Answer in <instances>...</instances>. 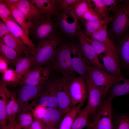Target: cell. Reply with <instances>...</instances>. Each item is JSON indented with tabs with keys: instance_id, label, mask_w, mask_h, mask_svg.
I'll use <instances>...</instances> for the list:
<instances>
[{
	"instance_id": "1",
	"label": "cell",
	"mask_w": 129,
	"mask_h": 129,
	"mask_svg": "<svg viewBox=\"0 0 129 129\" xmlns=\"http://www.w3.org/2000/svg\"><path fill=\"white\" fill-rule=\"evenodd\" d=\"M112 11L113 15L108 33L114 43L129 30V0L119 4Z\"/></svg>"
},
{
	"instance_id": "2",
	"label": "cell",
	"mask_w": 129,
	"mask_h": 129,
	"mask_svg": "<svg viewBox=\"0 0 129 129\" xmlns=\"http://www.w3.org/2000/svg\"><path fill=\"white\" fill-rule=\"evenodd\" d=\"M31 22L29 33L38 43L58 34L57 30L59 27L53 16L43 13Z\"/></svg>"
},
{
	"instance_id": "3",
	"label": "cell",
	"mask_w": 129,
	"mask_h": 129,
	"mask_svg": "<svg viewBox=\"0 0 129 129\" xmlns=\"http://www.w3.org/2000/svg\"><path fill=\"white\" fill-rule=\"evenodd\" d=\"M62 39L58 34L38 43L31 67L49 64L55 56Z\"/></svg>"
},
{
	"instance_id": "4",
	"label": "cell",
	"mask_w": 129,
	"mask_h": 129,
	"mask_svg": "<svg viewBox=\"0 0 129 129\" xmlns=\"http://www.w3.org/2000/svg\"><path fill=\"white\" fill-rule=\"evenodd\" d=\"M48 67L51 70L61 74L63 76L74 75L72 65L70 47L69 43L62 39L54 57Z\"/></svg>"
},
{
	"instance_id": "5",
	"label": "cell",
	"mask_w": 129,
	"mask_h": 129,
	"mask_svg": "<svg viewBox=\"0 0 129 129\" xmlns=\"http://www.w3.org/2000/svg\"><path fill=\"white\" fill-rule=\"evenodd\" d=\"M87 74L99 88L105 98L117 78L92 65L88 67Z\"/></svg>"
},
{
	"instance_id": "6",
	"label": "cell",
	"mask_w": 129,
	"mask_h": 129,
	"mask_svg": "<svg viewBox=\"0 0 129 129\" xmlns=\"http://www.w3.org/2000/svg\"><path fill=\"white\" fill-rule=\"evenodd\" d=\"M64 77L67 84L71 97L73 107L82 103L84 104L88 97L87 86L85 78L74 75Z\"/></svg>"
},
{
	"instance_id": "7",
	"label": "cell",
	"mask_w": 129,
	"mask_h": 129,
	"mask_svg": "<svg viewBox=\"0 0 129 129\" xmlns=\"http://www.w3.org/2000/svg\"><path fill=\"white\" fill-rule=\"evenodd\" d=\"M112 101L106 100L92 117V125L87 129H112Z\"/></svg>"
},
{
	"instance_id": "8",
	"label": "cell",
	"mask_w": 129,
	"mask_h": 129,
	"mask_svg": "<svg viewBox=\"0 0 129 129\" xmlns=\"http://www.w3.org/2000/svg\"><path fill=\"white\" fill-rule=\"evenodd\" d=\"M85 79L88 98V102L86 106L88 111L89 116L92 118L106 100L100 90L87 74Z\"/></svg>"
},
{
	"instance_id": "9",
	"label": "cell",
	"mask_w": 129,
	"mask_h": 129,
	"mask_svg": "<svg viewBox=\"0 0 129 129\" xmlns=\"http://www.w3.org/2000/svg\"><path fill=\"white\" fill-rule=\"evenodd\" d=\"M43 86H22L16 95V100L19 106L18 113L31 109L29 104V102L37 98H39Z\"/></svg>"
},
{
	"instance_id": "10",
	"label": "cell",
	"mask_w": 129,
	"mask_h": 129,
	"mask_svg": "<svg viewBox=\"0 0 129 129\" xmlns=\"http://www.w3.org/2000/svg\"><path fill=\"white\" fill-rule=\"evenodd\" d=\"M51 70L48 67L42 66L30 67L19 84L22 86L44 85L49 78Z\"/></svg>"
},
{
	"instance_id": "11",
	"label": "cell",
	"mask_w": 129,
	"mask_h": 129,
	"mask_svg": "<svg viewBox=\"0 0 129 129\" xmlns=\"http://www.w3.org/2000/svg\"><path fill=\"white\" fill-rule=\"evenodd\" d=\"M59 79L53 77L49 78L44 85L39 98V104L58 109L57 93Z\"/></svg>"
},
{
	"instance_id": "12",
	"label": "cell",
	"mask_w": 129,
	"mask_h": 129,
	"mask_svg": "<svg viewBox=\"0 0 129 129\" xmlns=\"http://www.w3.org/2000/svg\"><path fill=\"white\" fill-rule=\"evenodd\" d=\"M69 43L73 69L80 76L85 78L87 67L91 64L84 54L79 43Z\"/></svg>"
},
{
	"instance_id": "13",
	"label": "cell",
	"mask_w": 129,
	"mask_h": 129,
	"mask_svg": "<svg viewBox=\"0 0 129 129\" xmlns=\"http://www.w3.org/2000/svg\"><path fill=\"white\" fill-rule=\"evenodd\" d=\"M58 109L66 114L73 107L66 81L62 76L59 78L57 93Z\"/></svg>"
},
{
	"instance_id": "14",
	"label": "cell",
	"mask_w": 129,
	"mask_h": 129,
	"mask_svg": "<svg viewBox=\"0 0 129 129\" xmlns=\"http://www.w3.org/2000/svg\"><path fill=\"white\" fill-rule=\"evenodd\" d=\"M70 10L60 11L54 17L61 32L70 38H72L76 36L79 25L78 19L76 16L73 22H70L68 21Z\"/></svg>"
},
{
	"instance_id": "15",
	"label": "cell",
	"mask_w": 129,
	"mask_h": 129,
	"mask_svg": "<svg viewBox=\"0 0 129 129\" xmlns=\"http://www.w3.org/2000/svg\"><path fill=\"white\" fill-rule=\"evenodd\" d=\"M121 67L129 73V30L115 43Z\"/></svg>"
},
{
	"instance_id": "16",
	"label": "cell",
	"mask_w": 129,
	"mask_h": 129,
	"mask_svg": "<svg viewBox=\"0 0 129 129\" xmlns=\"http://www.w3.org/2000/svg\"><path fill=\"white\" fill-rule=\"evenodd\" d=\"M104 54V55L100 57L102 59L105 71L117 78L122 75L121 71L120 61L117 52L108 51Z\"/></svg>"
},
{
	"instance_id": "17",
	"label": "cell",
	"mask_w": 129,
	"mask_h": 129,
	"mask_svg": "<svg viewBox=\"0 0 129 129\" xmlns=\"http://www.w3.org/2000/svg\"><path fill=\"white\" fill-rule=\"evenodd\" d=\"M76 36L81 49L92 65L105 71L104 66L99 61L98 55L91 45L85 39L84 34L82 31L79 25L78 28Z\"/></svg>"
},
{
	"instance_id": "18",
	"label": "cell",
	"mask_w": 129,
	"mask_h": 129,
	"mask_svg": "<svg viewBox=\"0 0 129 129\" xmlns=\"http://www.w3.org/2000/svg\"><path fill=\"white\" fill-rule=\"evenodd\" d=\"M4 43L13 49L22 56L31 54L33 55L34 52L29 48L19 38L14 36L10 32L4 36L1 39Z\"/></svg>"
},
{
	"instance_id": "19",
	"label": "cell",
	"mask_w": 129,
	"mask_h": 129,
	"mask_svg": "<svg viewBox=\"0 0 129 129\" xmlns=\"http://www.w3.org/2000/svg\"><path fill=\"white\" fill-rule=\"evenodd\" d=\"M66 115L58 109L48 107L41 122L43 127H59Z\"/></svg>"
},
{
	"instance_id": "20",
	"label": "cell",
	"mask_w": 129,
	"mask_h": 129,
	"mask_svg": "<svg viewBox=\"0 0 129 129\" xmlns=\"http://www.w3.org/2000/svg\"><path fill=\"white\" fill-rule=\"evenodd\" d=\"M109 92L107 99L112 101L117 97L129 94V79L123 75L117 77Z\"/></svg>"
},
{
	"instance_id": "21",
	"label": "cell",
	"mask_w": 129,
	"mask_h": 129,
	"mask_svg": "<svg viewBox=\"0 0 129 129\" xmlns=\"http://www.w3.org/2000/svg\"><path fill=\"white\" fill-rule=\"evenodd\" d=\"M9 28L11 33L15 36L21 40L29 48L35 52V44L22 29L16 23L8 20L5 22Z\"/></svg>"
},
{
	"instance_id": "22",
	"label": "cell",
	"mask_w": 129,
	"mask_h": 129,
	"mask_svg": "<svg viewBox=\"0 0 129 129\" xmlns=\"http://www.w3.org/2000/svg\"><path fill=\"white\" fill-rule=\"evenodd\" d=\"M33 58V55H25V57L21 58L16 63L15 65L16 79L14 84V86L19 84L24 76L30 68Z\"/></svg>"
},
{
	"instance_id": "23",
	"label": "cell",
	"mask_w": 129,
	"mask_h": 129,
	"mask_svg": "<svg viewBox=\"0 0 129 129\" xmlns=\"http://www.w3.org/2000/svg\"><path fill=\"white\" fill-rule=\"evenodd\" d=\"M10 92L8 90L5 82L1 81L0 84V124L1 129L6 127V106Z\"/></svg>"
},
{
	"instance_id": "24",
	"label": "cell",
	"mask_w": 129,
	"mask_h": 129,
	"mask_svg": "<svg viewBox=\"0 0 129 129\" xmlns=\"http://www.w3.org/2000/svg\"><path fill=\"white\" fill-rule=\"evenodd\" d=\"M42 12L54 17L59 12V0H31Z\"/></svg>"
},
{
	"instance_id": "25",
	"label": "cell",
	"mask_w": 129,
	"mask_h": 129,
	"mask_svg": "<svg viewBox=\"0 0 129 129\" xmlns=\"http://www.w3.org/2000/svg\"><path fill=\"white\" fill-rule=\"evenodd\" d=\"M16 5L27 20L30 22L43 13L30 0H20Z\"/></svg>"
},
{
	"instance_id": "26",
	"label": "cell",
	"mask_w": 129,
	"mask_h": 129,
	"mask_svg": "<svg viewBox=\"0 0 129 129\" xmlns=\"http://www.w3.org/2000/svg\"><path fill=\"white\" fill-rule=\"evenodd\" d=\"M0 56L5 59L8 64L15 65L21 56L16 50L6 45L1 39H0Z\"/></svg>"
},
{
	"instance_id": "27",
	"label": "cell",
	"mask_w": 129,
	"mask_h": 129,
	"mask_svg": "<svg viewBox=\"0 0 129 129\" xmlns=\"http://www.w3.org/2000/svg\"><path fill=\"white\" fill-rule=\"evenodd\" d=\"M107 24H105L98 31L88 36L102 43L111 49L117 52L115 45L109 36Z\"/></svg>"
},
{
	"instance_id": "28",
	"label": "cell",
	"mask_w": 129,
	"mask_h": 129,
	"mask_svg": "<svg viewBox=\"0 0 129 129\" xmlns=\"http://www.w3.org/2000/svg\"><path fill=\"white\" fill-rule=\"evenodd\" d=\"M6 5L11 11L12 16L16 22L25 32L29 35L31 22L27 20L15 5Z\"/></svg>"
},
{
	"instance_id": "29",
	"label": "cell",
	"mask_w": 129,
	"mask_h": 129,
	"mask_svg": "<svg viewBox=\"0 0 129 129\" xmlns=\"http://www.w3.org/2000/svg\"><path fill=\"white\" fill-rule=\"evenodd\" d=\"M89 114L85 107L80 109L75 118L72 125L71 129H82L85 127H91L92 125V122H89Z\"/></svg>"
},
{
	"instance_id": "30",
	"label": "cell",
	"mask_w": 129,
	"mask_h": 129,
	"mask_svg": "<svg viewBox=\"0 0 129 129\" xmlns=\"http://www.w3.org/2000/svg\"><path fill=\"white\" fill-rule=\"evenodd\" d=\"M83 104L80 103L73 107L63 118L59 129H71L75 118Z\"/></svg>"
},
{
	"instance_id": "31",
	"label": "cell",
	"mask_w": 129,
	"mask_h": 129,
	"mask_svg": "<svg viewBox=\"0 0 129 129\" xmlns=\"http://www.w3.org/2000/svg\"><path fill=\"white\" fill-rule=\"evenodd\" d=\"M111 17L107 18L93 21H82L85 27L86 35L89 36L99 30L103 25L110 22Z\"/></svg>"
},
{
	"instance_id": "32",
	"label": "cell",
	"mask_w": 129,
	"mask_h": 129,
	"mask_svg": "<svg viewBox=\"0 0 129 129\" xmlns=\"http://www.w3.org/2000/svg\"><path fill=\"white\" fill-rule=\"evenodd\" d=\"M91 0H79L71 9L78 19H80L85 13L93 6Z\"/></svg>"
},
{
	"instance_id": "33",
	"label": "cell",
	"mask_w": 129,
	"mask_h": 129,
	"mask_svg": "<svg viewBox=\"0 0 129 129\" xmlns=\"http://www.w3.org/2000/svg\"><path fill=\"white\" fill-rule=\"evenodd\" d=\"M84 37L87 41L91 45L98 56L100 57L102 53L105 54L108 51L117 52L111 49L102 43L86 36L85 34Z\"/></svg>"
},
{
	"instance_id": "34",
	"label": "cell",
	"mask_w": 129,
	"mask_h": 129,
	"mask_svg": "<svg viewBox=\"0 0 129 129\" xmlns=\"http://www.w3.org/2000/svg\"><path fill=\"white\" fill-rule=\"evenodd\" d=\"M112 129H129V114L122 113L112 119Z\"/></svg>"
},
{
	"instance_id": "35",
	"label": "cell",
	"mask_w": 129,
	"mask_h": 129,
	"mask_svg": "<svg viewBox=\"0 0 129 129\" xmlns=\"http://www.w3.org/2000/svg\"><path fill=\"white\" fill-rule=\"evenodd\" d=\"M31 109L22 112L18 113V120L19 125L23 129L28 127L32 123L33 119L32 118V111H28Z\"/></svg>"
},
{
	"instance_id": "36",
	"label": "cell",
	"mask_w": 129,
	"mask_h": 129,
	"mask_svg": "<svg viewBox=\"0 0 129 129\" xmlns=\"http://www.w3.org/2000/svg\"><path fill=\"white\" fill-rule=\"evenodd\" d=\"M94 4L93 6L95 10L102 19L109 17V12L108 11L104 3L103 0H91Z\"/></svg>"
},
{
	"instance_id": "37",
	"label": "cell",
	"mask_w": 129,
	"mask_h": 129,
	"mask_svg": "<svg viewBox=\"0 0 129 129\" xmlns=\"http://www.w3.org/2000/svg\"><path fill=\"white\" fill-rule=\"evenodd\" d=\"M0 17L2 20L4 22L7 21L11 20L16 23L8 5L1 2H0Z\"/></svg>"
},
{
	"instance_id": "38",
	"label": "cell",
	"mask_w": 129,
	"mask_h": 129,
	"mask_svg": "<svg viewBox=\"0 0 129 129\" xmlns=\"http://www.w3.org/2000/svg\"><path fill=\"white\" fill-rule=\"evenodd\" d=\"M102 19L94 8L90 7L85 13L80 20L89 21H96Z\"/></svg>"
},
{
	"instance_id": "39",
	"label": "cell",
	"mask_w": 129,
	"mask_h": 129,
	"mask_svg": "<svg viewBox=\"0 0 129 129\" xmlns=\"http://www.w3.org/2000/svg\"><path fill=\"white\" fill-rule=\"evenodd\" d=\"M14 93H11V100L7 102L6 106V118L9 123L15 122L13 116V105L14 100L16 97Z\"/></svg>"
},
{
	"instance_id": "40",
	"label": "cell",
	"mask_w": 129,
	"mask_h": 129,
	"mask_svg": "<svg viewBox=\"0 0 129 129\" xmlns=\"http://www.w3.org/2000/svg\"><path fill=\"white\" fill-rule=\"evenodd\" d=\"M48 107L38 104L32 110L33 119L41 121L45 116Z\"/></svg>"
},
{
	"instance_id": "41",
	"label": "cell",
	"mask_w": 129,
	"mask_h": 129,
	"mask_svg": "<svg viewBox=\"0 0 129 129\" xmlns=\"http://www.w3.org/2000/svg\"><path fill=\"white\" fill-rule=\"evenodd\" d=\"M79 0H59L58 7L59 12L70 10Z\"/></svg>"
},
{
	"instance_id": "42",
	"label": "cell",
	"mask_w": 129,
	"mask_h": 129,
	"mask_svg": "<svg viewBox=\"0 0 129 129\" xmlns=\"http://www.w3.org/2000/svg\"><path fill=\"white\" fill-rule=\"evenodd\" d=\"M3 79L5 82H12L14 84L16 79L15 70L11 68L8 69L3 73Z\"/></svg>"
},
{
	"instance_id": "43",
	"label": "cell",
	"mask_w": 129,
	"mask_h": 129,
	"mask_svg": "<svg viewBox=\"0 0 129 129\" xmlns=\"http://www.w3.org/2000/svg\"><path fill=\"white\" fill-rule=\"evenodd\" d=\"M10 31L6 24L2 20H0V39L5 35L9 34Z\"/></svg>"
},
{
	"instance_id": "44",
	"label": "cell",
	"mask_w": 129,
	"mask_h": 129,
	"mask_svg": "<svg viewBox=\"0 0 129 129\" xmlns=\"http://www.w3.org/2000/svg\"><path fill=\"white\" fill-rule=\"evenodd\" d=\"M107 10L109 12L117 6L119 1L116 0H103Z\"/></svg>"
},
{
	"instance_id": "45",
	"label": "cell",
	"mask_w": 129,
	"mask_h": 129,
	"mask_svg": "<svg viewBox=\"0 0 129 129\" xmlns=\"http://www.w3.org/2000/svg\"><path fill=\"white\" fill-rule=\"evenodd\" d=\"M43 126L41 121L33 119L31 124L26 129H43Z\"/></svg>"
},
{
	"instance_id": "46",
	"label": "cell",
	"mask_w": 129,
	"mask_h": 129,
	"mask_svg": "<svg viewBox=\"0 0 129 129\" xmlns=\"http://www.w3.org/2000/svg\"><path fill=\"white\" fill-rule=\"evenodd\" d=\"M8 63L2 57L0 56V71L4 73L8 69Z\"/></svg>"
},
{
	"instance_id": "47",
	"label": "cell",
	"mask_w": 129,
	"mask_h": 129,
	"mask_svg": "<svg viewBox=\"0 0 129 129\" xmlns=\"http://www.w3.org/2000/svg\"><path fill=\"white\" fill-rule=\"evenodd\" d=\"M5 129H23L21 128L18 124L17 121L9 123Z\"/></svg>"
},
{
	"instance_id": "48",
	"label": "cell",
	"mask_w": 129,
	"mask_h": 129,
	"mask_svg": "<svg viewBox=\"0 0 129 129\" xmlns=\"http://www.w3.org/2000/svg\"><path fill=\"white\" fill-rule=\"evenodd\" d=\"M20 0H0V2L7 5H16Z\"/></svg>"
},
{
	"instance_id": "49",
	"label": "cell",
	"mask_w": 129,
	"mask_h": 129,
	"mask_svg": "<svg viewBox=\"0 0 129 129\" xmlns=\"http://www.w3.org/2000/svg\"><path fill=\"white\" fill-rule=\"evenodd\" d=\"M43 129H59V127H43Z\"/></svg>"
}]
</instances>
